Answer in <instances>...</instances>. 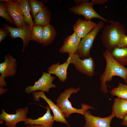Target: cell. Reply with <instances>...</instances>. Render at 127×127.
Wrapping results in <instances>:
<instances>
[{"mask_svg": "<svg viewBox=\"0 0 127 127\" xmlns=\"http://www.w3.org/2000/svg\"><path fill=\"white\" fill-rule=\"evenodd\" d=\"M106 62L105 70L100 76V90L104 93L108 92L107 82L110 81L114 76L122 78L127 83V68L121 65L113 57L111 52L106 49L103 53Z\"/></svg>", "mask_w": 127, "mask_h": 127, "instance_id": "6da1fadb", "label": "cell"}, {"mask_svg": "<svg viewBox=\"0 0 127 127\" xmlns=\"http://www.w3.org/2000/svg\"><path fill=\"white\" fill-rule=\"evenodd\" d=\"M126 34L123 26L118 21H114L104 28L100 37L101 43L111 52L117 46L121 38Z\"/></svg>", "mask_w": 127, "mask_h": 127, "instance_id": "7a4b0ae2", "label": "cell"}, {"mask_svg": "<svg viewBox=\"0 0 127 127\" xmlns=\"http://www.w3.org/2000/svg\"><path fill=\"white\" fill-rule=\"evenodd\" d=\"M80 90L79 87L76 89L73 87L68 88L62 92L57 99L56 105L60 108L65 118H69L71 114L75 113L84 116L87 110L94 109L92 107L83 103L81 104V108L80 109L75 108L72 106L68 99L72 94L77 93Z\"/></svg>", "mask_w": 127, "mask_h": 127, "instance_id": "3957f363", "label": "cell"}, {"mask_svg": "<svg viewBox=\"0 0 127 127\" xmlns=\"http://www.w3.org/2000/svg\"><path fill=\"white\" fill-rule=\"evenodd\" d=\"M104 26V22L100 21L97 24V26L81 40L76 52L80 58L83 59L91 56L90 51L94 40L99 32Z\"/></svg>", "mask_w": 127, "mask_h": 127, "instance_id": "277c9868", "label": "cell"}, {"mask_svg": "<svg viewBox=\"0 0 127 127\" xmlns=\"http://www.w3.org/2000/svg\"><path fill=\"white\" fill-rule=\"evenodd\" d=\"M70 64H73L79 72L87 76L92 77L95 73V63L92 58L82 59L80 58L77 53L69 55L67 60Z\"/></svg>", "mask_w": 127, "mask_h": 127, "instance_id": "5b68a950", "label": "cell"}, {"mask_svg": "<svg viewBox=\"0 0 127 127\" xmlns=\"http://www.w3.org/2000/svg\"><path fill=\"white\" fill-rule=\"evenodd\" d=\"M89 0L84 2L82 4L74 6L68 9L69 10L75 14L82 15L84 16L85 20L89 21L93 18H97L105 22L111 23L114 21L107 20L99 15L94 9L93 6L94 5L91 1Z\"/></svg>", "mask_w": 127, "mask_h": 127, "instance_id": "8992f818", "label": "cell"}, {"mask_svg": "<svg viewBox=\"0 0 127 127\" xmlns=\"http://www.w3.org/2000/svg\"><path fill=\"white\" fill-rule=\"evenodd\" d=\"M55 79L54 76L47 72H44L39 80L35 82L34 85L28 86L26 87L24 92L28 94L37 91L48 92L50 88L56 87V86L52 83Z\"/></svg>", "mask_w": 127, "mask_h": 127, "instance_id": "52a82bcc", "label": "cell"}, {"mask_svg": "<svg viewBox=\"0 0 127 127\" xmlns=\"http://www.w3.org/2000/svg\"><path fill=\"white\" fill-rule=\"evenodd\" d=\"M1 111L2 113L0 115V121H4V125L7 127H16L18 123L26 121L29 109L27 107L18 108L16 110L15 114H8L3 109Z\"/></svg>", "mask_w": 127, "mask_h": 127, "instance_id": "ba28073f", "label": "cell"}, {"mask_svg": "<svg viewBox=\"0 0 127 127\" xmlns=\"http://www.w3.org/2000/svg\"><path fill=\"white\" fill-rule=\"evenodd\" d=\"M6 9L9 15L13 19L16 28L25 27L27 24L25 21L20 4L17 0H4Z\"/></svg>", "mask_w": 127, "mask_h": 127, "instance_id": "9c48e42d", "label": "cell"}, {"mask_svg": "<svg viewBox=\"0 0 127 127\" xmlns=\"http://www.w3.org/2000/svg\"><path fill=\"white\" fill-rule=\"evenodd\" d=\"M32 94L34 99L36 102L40 101V98L43 99L47 103L53 115V119L57 122L64 123L70 127L67 121L65 119L61 110L56 104H55L50 99L45 95L44 92L36 91L32 92Z\"/></svg>", "mask_w": 127, "mask_h": 127, "instance_id": "30bf717a", "label": "cell"}, {"mask_svg": "<svg viewBox=\"0 0 127 127\" xmlns=\"http://www.w3.org/2000/svg\"><path fill=\"white\" fill-rule=\"evenodd\" d=\"M3 26L4 28L8 30L10 33V36L12 38L19 37L22 40L23 45L22 51L24 52L30 41L32 31L28 24L26 26L21 28H14L5 24H3Z\"/></svg>", "mask_w": 127, "mask_h": 127, "instance_id": "8fae6325", "label": "cell"}, {"mask_svg": "<svg viewBox=\"0 0 127 127\" xmlns=\"http://www.w3.org/2000/svg\"><path fill=\"white\" fill-rule=\"evenodd\" d=\"M84 116L85 123L83 127H111V120L115 116L113 110L111 115L106 117L94 116L87 110L85 112Z\"/></svg>", "mask_w": 127, "mask_h": 127, "instance_id": "7c38bea8", "label": "cell"}, {"mask_svg": "<svg viewBox=\"0 0 127 127\" xmlns=\"http://www.w3.org/2000/svg\"><path fill=\"white\" fill-rule=\"evenodd\" d=\"M16 60L9 53L4 57V61L0 64V76L4 78L13 77L15 75L17 68Z\"/></svg>", "mask_w": 127, "mask_h": 127, "instance_id": "4fadbf2b", "label": "cell"}, {"mask_svg": "<svg viewBox=\"0 0 127 127\" xmlns=\"http://www.w3.org/2000/svg\"><path fill=\"white\" fill-rule=\"evenodd\" d=\"M81 39L74 32L72 34L68 36L65 39L63 45L60 49L59 52L62 53H67L69 55L76 53Z\"/></svg>", "mask_w": 127, "mask_h": 127, "instance_id": "5bb4252c", "label": "cell"}, {"mask_svg": "<svg viewBox=\"0 0 127 127\" xmlns=\"http://www.w3.org/2000/svg\"><path fill=\"white\" fill-rule=\"evenodd\" d=\"M97 25V24L91 20L79 19L73 25V30L78 37L83 38Z\"/></svg>", "mask_w": 127, "mask_h": 127, "instance_id": "9a60e30c", "label": "cell"}, {"mask_svg": "<svg viewBox=\"0 0 127 127\" xmlns=\"http://www.w3.org/2000/svg\"><path fill=\"white\" fill-rule=\"evenodd\" d=\"M47 110L46 113L42 117L36 119L28 118L24 122L25 125L35 124L41 125L44 127H53L54 121L53 115L51 114L50 109L48 105L44 107Z\"/></svg>", "mask_w": 127, "mask_h": 127, "instance_id": "2e32d148", "label": "cell"}, {"mask_svg": "<svg viewBox=\"0 0 127 127\" xmlns=\"http://www.w3.org/2000/svg\"><path fill=\"white\" fill-rule=\"evenodd\" d=\"M70 64L67 60L62 64H60L59 62L54 64L48 68L47 72L55 75L60 81L64 82L67 78V70Z\"/></svg>", "mask_w": 127, "mask_h": 127, "instance_id": "e0dca14e", "label": "cell"}, {"mask_svg": "<svg viewBox=\"0 0 127 127\" xmlns=\"http://www.w3.org/2000/svg\"><path fill=\"white\" fill-rule=\"evenodd\" d=\"M112 108L115 116L123 119L127 115V99L119 97L115 99Z\"/></svg>", "mask_w": 127, "mask_h": 127, "instance_id": "ac0fdd59", "label": "cell"}, {"mask_svg": "<svg viewBox=\"0 0 127 127\" xmlns=\"http://www.w3.org/2000/svg\"><path fill=\"white\" fill-rule=\"evenodd\" d=\"M51 18L50 11L45 6L34 18L35 25L43 26L49 24Z\"/></svg>", "mask_w": 127, "mask_h": 127, "instance_id": "d6986e66", "label": "cell"}, {"mask_svg": "<svg viewBox=\"0 0 127 127\" xmlns=\"http://www.w3.org/2000/svg\"><path fill=\"white\" fill-rule=\"evenodd\" d=\"M43 27L42 44L46 46L53 41L56 35V32L53 26L50 24Z\"/></svg>", "mask_w": 127, "mask_h": 127, "instance_id": "ffe728a7", "label": "cell"}, {"mask_svg": "<svg viewBox=\"0 0 127 127\" xmlns=\"http://www.w3.org/2000/svg\"><path fill=\"white\" fill-rule=\"evenodd\" d=\"M110 52L113 58L119 63L124 66L127 65V47H116Z\"/></svg>", "mask_w": 127, "mask_h": 127, "instance_id": "44dd1931", "label": "cell"}, {"mask_svg": "<svg viewBox=\"0 0 127 127\" xmlns=\"http://www.w3.org/2000/svg\"><path fill=\"white\" fill-rule=\"evenodd\" d=\"M17 1L20 4L25 22L28 24L32 30L35 25L30 14V9L28 0H17Z\"/></svg>", "mask_w": 127, "mask_h": 127, "instance_id": "7402d4cb", "label": "cell"}, {"mask_svg": "<svg viewBox=\"0 0 127 127\" xmlns=\"http://www.w3.org/2000/svg\"><path fill=\"white\" fill-rule=\"evenodd\" d=\"M118 84L117 87L111 90V94L113 96L127 99V85L120 82Z\"/></svg>", "mask_w": 127, "mask_h": 127, "instance_id": "603a6c76", "label": "cell"}, {"mask_svg": "<svg viewBox=\"0 0 127 127\" xmlns=\"http://www.w3.org/2000/svg\"><path fill=\"white\" fill-rule=\"evenodd\" d=\"M43 28L40 25H35L32 31L30 41H34L42 44Z\"/></svg>", "mask_w": 127, "mask_h": 127, "instance_id": "cb8c5ba5", "label": "cell"}, {"mask_svg": "<svg viewBox=\"0 0 127 127\" xmlns=\"http://www.w3.org/2000/svg\"><path fill=\"white\" fill-rule=\"evenodd\" d=\"M30 10L34 18L36 15L41 11L45 5L41 1L36 0H28Z\"/></svg>", "mask_w": 127, "mask_h": 127, "instance_id": "d4e9b609", "label": "cell"}, {"mask_svg": "<svg viewBox=\"0 0 127 127\" xmlns=\"http://www.w3.org/2000/svg\"><path fill=\"white\" fill-rule=\"evenodd\" d=\"M0 16L4 18L9 24L16 26L12 18L7 11L5 2L4 0H0Z\"/></svg>", "mask_w": 127, "mask_h": 127, "instance_id": "484cf974", "label": "cell"}, {"mask_svg": "<svg viewBox=\"0 0 127 127\" xmlns=\"http://www.w3.org/2000/svg\"><path fill=\"white\" fill-rule=\"evenodd\" d=\"M8 35H10V33L6 28H0V42H1Z\"/></svg>", "mask_w": 127, "mask_h": 127, "instance_id": "4316f807", "label": "cell"}, {"mask_svg": "<svg viewBox=\"0 0 127 127\" xmlns=\"http://www.w3.org/2000/svg\"><path fill=\"white\" fill-rule=\"evenodd\" d=\"M119 48L127 47V36L125 35L121 39L117 46Z\"/></svg>", "mask_w": 127, "mask_h": 127, "instance_id": "83f0119b", "label": "cell"}, {"mask_svg": "<svg viewBox=\"0 0 127 127\" xmlns=\"http://www.w3.org/2000/svg\"><path fill=\"white\" fill-rule=\"evenodd\" d=\"M109 1L108 0H92L94 4H104Z\"/></svg>", "mask_w": 127, "mask_h": 127, "instance_id": "f1b7e54d", "label": "cell"}, {"mask_svg": "<svg viewBox=\"0 0 127 127\" xmlns=\"http://www.w3.org/2000/svg\"><path fill=\"white\" fill-rule=\"evenodd\" d=\"M4 78L0 76V87H5L7 86V84Z\"/></svg>", "mask_w": 127, "mask_h": 127, "instance_id": "f546056e", "label": "cell"}, {"mask_svg": "<svg viewBox=\"0 0 127 127\" xmlns=\"http://www.w3.org/2000/svg\"><path fill=\"white\" fill-rule=\"evenodd\" d=\"M87 0H75L74 1L75 3L77 5H81L84 2L87 1Z\"/></svg>", "mask_w": 127, "mask_h": 127, "instance_id": "4dcf8cb0", "label": "cell"}, {"mask_svg": "<svg viewBox=\"0 0 127 127\" xmlns=\"http://www.w3.org/2000/svg\"><path fill=\"white\" fill-rule=\"evenodd\" d=\"M8 90L7 89L0 87V95H1L6 92Z\"/></svg>", "mask_w": 127, "mask_h": 127, "instance_id": "1f68e13d", "label": "cell"}, {"mask_svg": "<svg viewBox=\"0 0 127 127\" xmlns=\"http://www.w3.org/2000/svg\"><path fill=\"white\" fill-rule=\"evenodd\" d=\"M121 124L123 125H125L127 127V115L123 119Z\"/></svg>", "mask_w": 127, "mask_h": 127, "instance_id": "d6a6232c", "label": "cell"}, {"mask_svg": "<svg viewBox=\"0 0 127 127\" xmlns=\"http://www.w3.org/2000/svg\"><path fill=\"white\" fill-rule=\"evenodd\" d=\"M25 127H44L43 126L35 124L27 125Z\"/></svg>", "mask_w": 127, "mask_h": 127, "instance_id": "836d02e7", "label": "cell"}, {"mask_svg": "<svg viewBox=\"0 0 127 127\" xmlns=\"http://www.w3.org/2000/svg\"><path fill=\"white\" fill-rule=\"evenodd\" d=\"M4 127L1 126V127Z\"/></svg>", "mask_w": 127, "mask_h": 127, "instance_id": "e575fe53", "label": "cell"}, {"mask_svg": "<svg viewBox=\"0 0 127 127\" xmlns=\"http://www.w3.org/2000/svg\"></svg>", "mask_w": 127, "mask_h": 127, "instance_id": "d590c367", "label": "cell"}]
</instances>
